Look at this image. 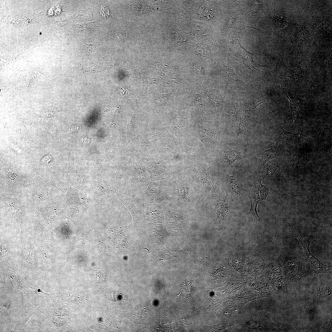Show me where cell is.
I'll return each instance as SVG.
<instances>
[{
	"label": "cell",
	"instance_id": "obj_1",
	"mask_svg": "<svg viewBox=\"0 0 332 332\" xmlns=\"http://www.w3.org/2000/svg\"><path fill=\"white\" fill-rule=\"evenodd\" d=\"M279 260L285 277L289 284L305 277V255L293 249L284 248L281 250Z\"/></svg>",
	"mask_w": 332,
	"mask_h": 332
},
{
	"label": "cell",
	"instance_id": "obj_2",
	"mask_svg": "<svg viewBox=\"0 0 332 332\" xmlns=\"http://www.w3.org/2000/svg\"><path fill=\"white\" fill-rule=\"evenodd\" d=\"M261 177L255 180L254 185L250 191L249 197L251 206L247 215L254 222L257 223L262 219L260 217L257 211L258 204L262 200H267V197L270 195V192L275 191L262 184Z\"/></svg>",
	"mask_w": 332,
	"mask_h": 332
},
{
	"label": "cell",
	"instance_id": "obj_3",
	"mask_svg": "<svg viewBox=\"0 0 332 332\" xmlns=\"http://www.w3.org/2000/svg\"><path fill=\"white\" fill-rule=\"evenodd\" d=\"M289 226L293 231L294 235L297 238L302 247L304 249L305 258V277L313 276L321 273H328L332 274V268L322 263L317 258L311 253L309 248V245L305 241L302 236L296 233L287 222Z\"/></svg>",
	"mask_w": 332,
	"mask_h": 332
},
{
	"label": "cell",
	"instance_id": "obj_4",
	"mask_svg": "<svg viewBox=\"0 0 332 332\" xmlns=\"http://www.w3.org/2000/svg\"><path fill=\"white\" fill-rule=\"evenodd\" d=\"M260 276L267 278L280 294H288V287L289 284L283 273L280 263L278 259L267 265Z\"/></svg>",
	"mask_w": 332,
	"mask_h": 332
},
{
	"label": "cell",
	"instance_id": "obj_5",
	"mask_svg": "<svg viewBox=\"0 0 332 332\" xmlns=\"http://www.w3.org/2000/svg\"><path fill=\"white\" fill-rule=\"evenodd\" d=\"M260 298H272L280 294L278 290L266 278L259 276L250 278L245 286Z\"/></svg>",
	"mask_w": 332,
	"mask_h": 332
},
{
	"label": "cell",
	"instance_id": "obj_6",
	"mask_svg": "<svg viewBox=\"0 0 332 332\" xmlns=\"http://www.w3.org/2000/svg\"><path fill=\"white\" fill-rule=\"evenodd\" d=\"M267 265L261 252L253 253L247 259V275L250 278L260 276Z\"/></svg>",
	"mask_w": 332,
	"mask_h": 332
},
{
	"label": "cell",
	"instance_id": "obj_7",
	"mask_svg": "<svg viewBox=\"0 0 332 332\" xmlns=\"http://www.w3.org/2000/svg\"><path fill=\"white\" fill-rule=\"evenodd\" d=\"M227 256V264L231 274L240 276L246 274L245 256L240 254H231Z\"/></svg>",
	"mask_w": 332,
	"mask_h": 332
},
{
	"label": "cell",
	"instance_id": "obj_8",
	"mask_svg": "<svg viewBox=\"0 0 332 332\" xmlns=\"http://www.w3.org/2000/svg\"><path fill=\"white\" fill-rule=\"evenodd\" d=\"M247 276H240L231 274L225 289L228 298H231L239 292L246 286L250 278Z\"/></svg>",
	"mask_w": 332,
	"mask_h": 332
},
{
	"label": "cell",
	"instance_id": "obj_9",
	"mask_svg": "<svg viewBox=\"0 0 332 332\" xmlns=\"http://www.w3.org/2000/svg\"><path fill=\"white\" fill-rule=\"evenodd\" d=\"M332 286L324 284L316 287L312 293L314 302L319 305H326L332 302Z\"/></svg>",
	"mask_w": 332,
	"mask_h": 332
},
{
	"label": "cell",
	"instance_id": "obj_10",
	"mask_svg": "<svg viewBox=\"0 0 332 332\" xmlns=\"http://www.w3.org/2000/svg\"><path fill=\"white\" fill-rule=\"evenodd\" d=\"M262 166L261 178L262 179L271 180L279 174L280 164L279 159L276 157L262 164Z\"/></svg>",
	"mask_w": 332,
	"mask_h": 332
},
{
	"label": "cell",
	"instance_id": "obj_11",
	"mask_svg": "<svg viewBox=\"0 0 332 332\" xmlns=\"http://www.w3.org/2000/svg\"><path fill=\"white\" fill-rule=\"evenodd\" d=\"M211 274V283L215 287L227 283L231 275L227 265H220L216 267Z\"/></svg>",
	"mask_w": 332,
	"mask_h": 332
},
{
	"label": "cell",
	"instance_id": "obj_12",
	"mask_svg": "<svg viewBox=\"0 0 332 332\" xmlns=\"http://www.w3.org/2000/svg\"><path fill=\"white\" fill-rule=\"evenodd\" d=\"M260 298L257 294L245 287L239 292L231 298L241 308L251 301Z\"/></svg>",
	"mask_w": 332,
	"mask_h": 332
},
{
	"label": "cell",
	"instance_id": "obj_13",
	"mask_svg": "<svg viewBox=\"0 0 332 332\" xmlns=\"http://www.w3.org/2000/svg\"><path fill=\"white\" fill-rule=\"evenodd\" d=\"M241 308L231 298L227 299L223 313L227 322H234L238 318Z\"/></svg>",
	"mask_w": 332,
	"mask_h": 332
},
{
	"label": "cell",
	"instance_id": "obj_14",
	"mask_svg": "<svg viewBox=\"0 0 332 332\" xmlns=\"http://www.w3.org/2000/svg\"><path fill=\"white\" fill-rule=\"evenodd\" d=\"M278 142L275 144L265 146L259 149L256 152L260 163L262 165L268 161L276 157Z\"/></svg>",
	"mask_w": 332,
	"mask_h": 332
},
{
	"label": "cell",
	"instance_id": "obj_15",
	"mask_svg": "<svg viewBox=\"0 0 332 332\" xmlns=\"http://www.w3.org/2000/svg\"><path fill=\"white\" fill-rule=\"evenodd\" d=\"M320 132L314 136H308L304 135L301 132L295 133L281 128L279 130V137L281 140L287 143L301 138L311 139L319 135Z\"/></svg>",
	"mask_w": 332,
	"mask_h": 332
},
{
	"label": "cell",
	"instance_id": "obj_16",
	"mask_svg": "<svg viewBox=\"0 0 332 332\" xmlns=\"http://www.w3.org/2000/svg\"><path fill=\"white\" fill-rule=\"evenodd\" d=\"M227 176V184L232 193L237 196H239L242 193L239 179L237 176H231L228 174Z\"/></svg>",
	"mask_w": 332,
	"mask_h": 332
},
{
	"label": "cell",
	"instance_id": "obj_17",
	"mask_svg": "<svg viewBox=\"0 0 332 332\" xmlns=\"http://www.w3.org/2000/svg\"><path fill=\"white\" fill-rule=\"evenodd\" d=\"M248 156L235 150H230L225 154L223 162L227 165H230L235 161L246 158Z\"/></svg>",
	"mask_w": 332,
	"mask_h": 332
},
{
	"label": "cell",
	"instance_id": "obj_18",
	"mask_svg": "<svg viewBox=\"0 0 332 332\" xmlns=\"http://www.w3.org/2000/svg\"><path fill=\"white\" fill-rule=\"evenodd\" d=\"M199 137L204 144L210 146L214 142V136L211 130L207 127H201L198 131Z\"/></svg>",
	"mask_w": 332,
	"mask_h": 332
},
{
	"label": "cell",
	"instance_id": "obj_19",
	"mask_svg": "<svg viewBox=\"0 0 332 332\" xmlns=\"http://www.w3.org/2000/svg\"><path fill=\"white\" fill-rule=\"evenodd\" d=\"M283 92L290 101V117L291 120L294 121L301 119L302 113L300 111L298 108V105L300 102L296 103L293 101L291 100L287 96V93Z\"/></svg>",
	"mask_w": 332,
	"mask_h": 332
},
{
	"label": "cell",
	"instance_id": "obj_20",
	"mask_svg": "<svg viewBox=\"0 0 332 332\" xmlns=\"http://www.w3.org/2000/svg\"><path fill=\"white\" fill-rule=\"evenodd\" d=\"M250 117L246 115L241 117L239 126V130L237 134V136L244 135L250 123Z\"/></svg>",
	"mask_w": 332,
	"mask_h": 332
},
{
	"label": "cell",
	"instance_id": "obj_21",
	"mask_svg": "<svg viewBox=\"0 0 332 332\" xmlns=\"http://www.w3.org/2000/svg\"><path fill=\"white\" fill-rule=\"evenodd\" d=\"M229 204L225 202H221L218 204L216 207L217 214L219 221H222L229 211L230 208Z\"/></svg>",
	"mask_w": 332,
	"mask_h": 332
},
{
	"label": "cell",
	"instance_id": "obj_22",
	"mask_svg": "<svg viewBox=\"0 0 332 332\" xmlns=\"http://www.w3.org/2000/svg\"><path fill=\"white\" fill-rule=\"evenodd\" d=\"M264 99L255 101L250 102L244 105L245 110L246 112L249 113H254L256 107L260 104L264 102Z\"/></svg>",
	"mask_w": 332,
	"mask_h": 332
},
{
	"label": "cell",
	"instance_id": "obj_23",
	"mask_svg": "<svg viewBox=\"0 0 332 332\" xmlns=\"http://www.w3.org/2000/svg\"><path fill=\"white\" fill-rule=\"evenodd\" d=\"M225 69L226 72L228 76H229V77L232 81L237 82V83L239 84H244L236 76L233 69L227 67H225Z\"/></svg>",
	"mask_w": 332,
	"mask_h": 332
},
{
	"label": "cell",
	"instance_id": "obj_24",
	"mask_svg": "<svg viewBox=\"0 0 332 332\" xmlns=\"http://www.w3.org/2000/svg\"><path fill=\"white\" fill-rule=\"evenodd\" d=\"M324 330L326 331H332V313L328 315L325 320L323 325Z\"/></svg>",
	"mask_w": 332,
	"mask_h": 332
},
{
	"label": "cell",
	"instance_id": "obj_25",
	"mask_svg": "<svg viewBox=\"0 0 332 332\" xmlns=\"http://www.w3.org/2000/svg\"><path fill=\"white\" fill-rule=\"evenodd\" d=\"M195 101L196 107L198 110L200 114H202V108L203 105L202 102V98L201 96L199 94H196L195 95Z\"/></svg>",
	"mask_w": 332,
	"mask_h": 332
},
{
	"label": "cell",
	"instance_id": "obj_26",
	"mask_svg": "<svg viewBox=\"0 0 332 332\" xmlns=\"http://www.w3.org/2000/svg\"><path fill=\"white\" fill-rule=\"evenodd\" d=\"M237 112L236 108H232L229 113V118L231 124L233 125L235 124V123L237 120Z\"/></svg>",
	"mask_w": 332,
	"mask_h": 332
},
{
	"label": "cell",
	"instance_id": "obj_27",
	"mask_svg": "<svg viewBox=\"0 0 332 332\" xmlns=\"http://www.w3.org/2000/svg\"><path fill=\"white\" fill-rule=\"evenodd\" d=\"M259 5V4H258V5H257V6H258V5ZM255 5V6H256V5ZM255 7V8H256V7Z\"/></svg>",
	"mask_w": 332,
	"mask_h": 332
}]
</instances>
